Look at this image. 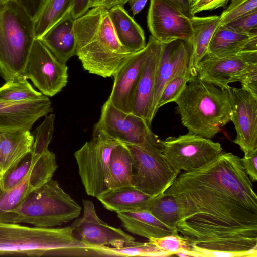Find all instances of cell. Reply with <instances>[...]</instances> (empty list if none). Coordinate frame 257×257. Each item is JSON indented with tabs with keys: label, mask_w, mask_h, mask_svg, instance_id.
I'll return each mask as SVG.
<instances>
[{
	"label": "cell",
	"mask_w": 257,
	"mask_h": 257,
	"mask_svg": "<svg viewBox=\"0 0 257 257\" xmlns=\"http://www.w3.org/2000/svg\"><path fill=\"white\" fill-rule=\"evenodd\" d=\"M165 192L175 199L176 229L193 256H257V196L239 157L223 151L180 173Z\"/></svg>",
	"instance_id": "6da1fadb"
},
{
	"label": "cell",
	"mask_w": 257,
	"mask_h": 257,
	"mask_svg": "<svg viewBox=\"0 0 257 257\" xmlns=\"http://www.w3.org/2000/svg\"><path fill=\"white\" fill-rule=\"evenodd\" d=\"M76 54L83 68L103 78L113 77L134 53L119 42L108 10L93 7L74 19Z\"/></svg>",
	"instance_id": "7a4b0ae2"
},
{
	"label": "cell",
	"mask_w": 257,
	"mask_h": 257,
	"mask_svg": "<svg viewBox=\"0 0 257 257\" xmlns=\"http://www.w3.org/2000/svg\"><path fill=\"white\" fill-rule=\"evenodd\" d=\"M174 102L181 122L189 134L211 139L231 121L227 90L197 76L188 81Z\"/></svg>",
	"instance_id": "3957f363"
},
{
	"label": "cell",
	"mask_w": 257,
	"mask_h": 257,
	"mask_svg": "<svg viewBox=\"0 0 257 257\" xmlns=\"http://www.w3.org/2000/svg\"><path fill=\"white\" fill-rule=\"evenodd\" d=\"M85 248L70 226L42 228L0 221V256L67 255Z\"/></svg>",
	"instance_id": "277c9868"
},
{
	"label": "cell",
	"mask_w": 257,
	"mask_h": 257,
	"mask_svg": "<svg viewBox=\"0 0 257 257\" xmlns=\"http://www.w3.org/2000/svg\"><path fill=\"white\" fill-rule=\"evenodd\" d=\"M81 207L52 179L30 193L0 221L42 228L61 226L79 217Z\"/></svg>",
	"instance_id": "5b68a950"
},
{
	"label": "cell",
	"mask_w": 257,
	"mask_h": 257,
	"mask_svg": "<svg viewBox=\"0 0 257 257\" xmlns=\"http://www.w3.org/2000/svg\"><path fill=\"white\" fill-rule=\"evenodd\" d=\"M35 39L34 20L17 0L0 3V76L21 74Z\"/></svg>",
	"instance_id": "8992f818"
},
{
	"label": "cell",
	"mask_w": 257,
	"mask_h": 257,
	"mask_svg": "<svg viewBox=\"0 0 257 257\" xmlns=\"http://www.w3.org/2000/svg\"><path fill=\"white\" fill-rule=\"evenodd\" d=\"M92 136L74 155L86 193L97 197L109 189L110 154L121 143L102 131Z\"/></svg>",
	"instance_id": "52a82bcc"
},
{
	"label": "cell",
	"mask_w": 257,
	"mask_h": 257,
	"mask_svg": "<svg viewBox=\"0 0 257 257\" xmlns=\"http://www.w3.org/2000/svg\"><path fill=\"white\" fill-rule=\"evenodd\" d=\"M125 145L133 159L132 185L153 197L163 194L178 175L165 159L163 145Z\"/></svg>",
	"instance_id": "ba28073f"
},
{
	"label": "cell",
	"mask_w": 257,
	"mask_h": 257,
	"mask_svg": "<svg viewBox=\"0 0 257 257\" xmlns=\"http://www.w3.org/2000/svg\"><path fill=\"white\" fill-rule=\"evenodd\" d=\"M162 143L163 154L177 175L203 166L223 152L219 143L188 133L168 137Z\"/></svg>",
	"instance_id": "9c48e42d"
},
{
	"label": "cell",
	"mask_w": 257,
	"mask_h": 257,
	"mask_svg": "<svg viewBox=\"0 0 257 257\" xmlns=\"http://www.w3.org/2000/svg\"><path fill=\"white\" fill-rule=\"evenodd\" d=\"M21 75L30 79L43 95L52 97L66 86L68 67L35 38Z\"/></svg>",
	"instance_id": "30bf717a"
},
{
	"label": "cell",
	"mask_w": 257,
	"mask_h": 257,
	"mask_svg": "<svg viewBox=\"0 0 257 257\" xmlns=\"http://www.w3.org/2000/svg\"><path fill=\"white\" fill-rule=\"evenodd\" d=\"M100 131L125 144L163 145V140L152 132L145 120L117 109L108 99L101 108L99 119L94 126L92 134Z\"/></svg>",
	"instance_id": "8fae6325"
},
{
	"label": "cell",
	"mask_w": 257,
	"mask_h": 257,
	"mask_svg": "<svg viewBox=\"0 0 257 257\" xmlns=\"http://www.w3.org/2000/svg\"><path fill=\"white\" fill-rule=\"evenodd\" d=\"M147 25L151 35L161 43L176 40L191 42V19L170 0H150Z\"/></svg>",
	"instance_id": "7c38bea8"
},
{
	"label": "cell",
	"mask_w": 257,
	"mask_h": 257,
	"mask_svg": "<svg viewBox=\"0 0 257 257\" xmlns=\"http://www.w3.org/2000/svg\"><path fill=\"white\" fill-rule=\"evenodd\" d=\"M256 63L257 52L223 57L206 54L197 64L196 73L201 80L227 89L229 83L241 82L250 67Z\"/></svg>",
	"instance_id": "4fadbf2b"
},
{
	"label": "cell",
	"mask_w": 257,
	"mask_h": 257,
	"mask_svg": "<svg viewBox=\"0 0 257 257\" xmlns=\"http://www.w3.org/2000/svg\"><path fill=\"white\" fill-rule=\"evenodd\" d=\"M83 213L70 226L75 237L88 248L102 246L120 247L134 237L119 228L111 226L97 215L95 205L89 200L83 199Z\"/></svg>",
	"instance_id": "5bb4252c"
},
{
	"label": "cell",
	"mask_w": 257,
	"mask_h": 257,
	"mask_svg": "<svg viewBox=\"0 0 257 257\" xmlns=\"http://www.w3.org/2000/svg\"><path fill=\"white\" fill-rule=\"evenodd\" d=\"M226 90L236 133L233 142L247 156L257 149V96L242 88L229 86Z\"/></svg>",
	"instance_id": "9a60e30c"
},
{
	"label": "cell",
	"mask_w": 257,
	"mask_h": 257,
	"mask_svg": "<svg viewBox=\"0 0 257 257\" xmlns=\"http://www.w3.org/2000/svg\"><path fill=\"white\" fill-rule=\"evenodd\" d=\"M58 167L55 154L48 149L18 184L7 191L0 190V215L15 209L30 193L52 179Z\"/></svg>",
	"instance_id": "2e32d148"
},
{
	"label": "cell",
	"mask_w": 257,
	"mask_h": 257,
	"mask_svg": "<svg viewBox=\"0 0 257 257\" xmlns=\"http://www.w3.org/2000/svg\"><path fill=\"white\" fill-rule=\"evenodd\" d=\"M149 51L136 87L132 113L143 118L150 127L156 75L163 44L150 35Z\"/></svg>",
	"instance_id": "e0dca14e"
},
{
	"label": "cell",
	"mask_w": 257,
	"mask_h": 257,
	"mask_svg": "<svg viewBox=\"0 0 257 257\" xmlns=\"http://www.w3.org/2000/svg\"><path fill=\"white\" fill-rule=\"evenodd\" d=\"M149 45L134 53L113 76L114 82L108 98L117 109L132 113L137 83L148 53Z\"/></svg>",
	"instance_id": "ac0fdd59"
},
{
	"label": "cell",
	"mask_w": 257,
	"mask_h": 257,
	"mask_svg": "<svg viewBox=\"0 0 257 257\" xmlns=\"http://www.w3.org/2000/svg\"><path fill=\"white\" fill-rule=\"evenodd\" d=\"M52 110L50 99L44 95L39 98L19 102L0 100V132L30 130L37 120Z\"/></svg>",
	"instance_id": "d6986e66"
},
{
	"label": "cell",
	"mask_w": 257,
	"mask_h": 257,
	"mask_svg": "<svg viewBox=\"0 0 257 257\" xmlns=\"http://www.w3.org/2000/svg\"><path fill=\"white\" fill-rule=\"evenodd\" d=\"M191 52L192 44L189 41L176 40L163 44L156 75L152 107L153 118L157 113L156 106L163 88L180 70L189 66Z\"/></svg>",
	"instance_id": "ffe728a7"
},
{
	"label": "cell",
	"mask_w": 257,
	"mask_h": 257,
	"mask_svg": "<svg viewBox=\"0 0 257 257\" xmlns=\"http://www.w3.org/2000/svg\"><path fill=\"white\" fill-rule=\"evenodd\" d=\"M249 52H257V34L240 33L220 25L211 38L206 54L223 57Z\"/></svg>",
	"instance_id": "44dd1931"
},
{
	"label": "cell",
	"mask_w": 257,
	"mask_h": 257,
	"mask_svg": "<svg viewBox=\"0 0 257 257\" xmlns=\"http://www.w3.org/2000/svg\"><path fill=\"white\" fill-rule=\"evenodd\" d=\"M70 12L38 39L63 64L76 54L74 19Z\"/></svg>",
	"instance_id": "7402d4cb"
},
{
	"label": "cell",
	"mask_w": 257,
	"mask_h": 257,
	"mask_svg": "<svg viewBox=\"0 0 257 257\" xmlns=\"http://www.w3.org/2000/svg\"><path fill=\"white\" fill-rule=\"evenodd\" d=\"M155 197L130 185L108 189L96 198L107 210L118 212L149 210Z\"/></svg>",
	"instance_id": "603a6c76"
},
{
	"label": "cell",
	"mask_w": 257,
	"mask_h": 257,
	"mask_svg": "<svg viewBox=\"0 0 257 257\" xmlns=\"http://www.w3.org/2000/svg\"><path fill=\"white\" fill-rule=\"evenodd\" d=\"M108 12L117 38L123 48L132 53L144 49L147 45L144 32L123 6H115Z\"/></svg>",
	"instance_id": "cb8c5ba5"
},
{
	"label": "cell",
	"mask_w": 257,
	"mask_h": 257,
	"mask_svg": "<svg viewBox=\"0 0 257 257\" xmlns=\"http://www.w3.org/2000/svg\"><path fill=\"white\" fill-rule=\"evenodd\" d=\"M122 226L131 233L149 239L178 232L166 226L148 210L116 212Z\"/></svg>",
	"instance_id": "d4e9b609"
},
{
	"label": "cell",
	"mask_w": 257,
	"mask_h": 257,
	"mask_svg": "<svg viewBox=\"0 0 257 257\" xmlns=\"http://www.w3.org/2000/svg\"><path fill=\"white\" fill-rule=\"evenodd\" d=\"M0 167L3 174L31 152L34 136L30 130H13L0 132Z\"/></svg>",
	"instance_id": "484cf974"
},
{
	"label": "cell",
	"mask_w": 257,
	"mask_h": 257,
	"mask_svg": "<svg viewBox=\"0 0 257 257\" xmlns=\"http://www.w3.org/2000/svg\"><path fill=\"white\" fill-rule=\"evenodd\" d=\"M193 28L191 40L192 52L189 64L191 78L197 76L196 67L199 62L206 54L208 48L217 28L220 25V16L190 18Z\"/></svg>",
	"instance_id": "4316f807"
},
{
	"label": "cell",
	"mask_w": 257,
	"mask_h": 257,
	"mask_svg": "<svg viewBox=\"0 0 257 257\" xmlns=\"http://www.w3.org/2000/svg\"><path fill=\"white\" fill-rule=\"evenodd\" d=\"M132 156L125 144L113 148L109 159V189L132 185Z\"/></svg>",
	"instance_id": "83f0119b"
},
{
	"label": "cell",
	"mask_w": 257,
	"mask_h": 257,
	"mask_svg": "<svg viewBox=\"0 0 257 257\" xmlns=\"http://www.w3.org/2000/svg\"><path fill=\"white\" fill-rule=\"evenodd\" d=\"M73 0H46L34 20L35 38L39 39L48 30L71 11Z\"/></svg>",
	"instance_id": "f1b7e54d"
},
{
	"label": "cell",
	"mask_w": 257,
	"mask_h": 257,
	"mask_svg": "<svg viewBox=\"0 0 257 257\" xmlns=\"http://www.w3.org/2000/svg\"><path fill=\"white\" fill-rule=\"evenodd\" d=\"M100 256H166L168 254L161 251L155 245L148 242L135 240L126 242L120 247L109 246L93 247L90 248Z\"/></svg>",
	"instance_id": "f546056e"
},
{
	"label": "cell",
	"mask_w": 257,
	"mask_h": 257,
	"mask_svg": "<svg viewBox=\"0 0 257 257\" xmlns=\"http://www.w3.org/2000/svg\"><path fill=\"white\" fill-rule=\"evenodd\" d=\"M43 95L23 76L6 81L0 87V100L3 101L19 102L39 98Z\"/></svg>",
	"instance_id": "4dcf8cb0"
},
{
	"label": "cell",
	"mask_w": 257,
	"mask_h": 257,
	"mask_svg": "<svg viewBox=\"0 0 257 257\" xmlns=\"http://www.w3.org/2000/svg\"><path fill=\"white\" fill-rule=\"evenodd\" d=\"M149 211L160 222L172 229L177 230L178 207L175 199L172 195L164 192L155 197Z\"/></svg>",
	"instance_id": "1f68e13d"
},
{
	"label": "cell",
	"mask_w": 257,
	"mask_h": 257,
	"mask_svg": "<svg viewBox=\"0 0 257 257\" xmlns=\"http://www.w3.org/2000/svg\"><path fill=\"white\" fill-rule=\"evenodd\" d=\"M55 118L54 114L45 115L42 122L35 130L31 151L33 160L37 159L48 149L54 131Z\"/></svg>",
	"instance_id": "d6a6232c"
},
{
	"label": "cell",
	"mask_w": 257,
	"mask_h": 257,
	"mask_svg": "<svg viewBox=\"0 0 257 257\" xmlns=\"http://www.w3.org/2000/svg\"><path fill=\"white\" fill-rule=\"evenodd\" d=\"M190 79L189 66H185L176 74L163 88L156 106V112L163 105L174 102Z\"/></svg>",
	"instance_id": "836d02e7"
},
{
	"label": "cell",
	"mask_w": 257,
	"mask_h": 257,
	"mask_svg": "<svg viewBox=\"0 0 257 257\" xmlns=\"http://www.w3.org/2000/svg\"><path fill=\"white\" fill-rule=\"evenodd\" d=\"M37 160L32 159L30 152L4 173L0 179V190L7 191L18 184L27 175Z\"/></svg>",
	"instance_id": "e575fe53"
},
{
	"label": "cell",
	"mask_w": 257,
	"mask_h": 257,
	"mask_svg": "<svg viewBox=\"0 0 257 257\" xmlns=\"http://www.w3.org/2000/svg\"><path fill=\"white\" fill-rule=\"evenodd\" d=\"M148 240L149 243L166 253L168 256L174 255L178 251H186L193 256L190 243L187 239L179 235L178 232L162 237H152Z\"/></svg>",
	"instance_id": "d590c367"
},
{
	"label": "cell",
	"mask_w": 257,
	"mask_h": 257,
	"mask_svg": "<svg viewBox=\"0 0 257 257\" xmlns=\"http://www.w3.org/2000/svg\"><path fill=\"white\" fill-rule=\"evenodd\" d=\"M220 15V25L224 26L239 17L257 10V0H231Z\"/></svg>",
	"instance_id": "8d00e7d4"
},
{
	"label": "cell",
	"mask_w": 257,
	"mask_h": 257,
	"mask_svg": "<svg viewBox=\"0 0 257 257\" xmlns=\"http://www.w3.org/2000/svg\"><path fill=\"white\" fill-rule=\"evenodd\" d=\"M225 25L238 32L257 34V10L249 12Z\"/></svg>",
	"instance_id": "74e56055"
},
{
	"label": "cell",
	"mask_w": 257,
	"mask_h": 257,
	"mask_svg": "<svg viewBox=\"0 0 257 257\" xmlns=\"http://www.w3.org/2000/svg\"><path fill=\"white\" fill-rule=\"evenodd\" d=\"M231 0H192L191 13L192 16L203 11L214 10L225 8Z\"/></svg>",
	"instance_id": "f35d334b"
},
{
	"label": "cell",
	"mask_w": 257,
	"mask_h": 257,
	"mask_svg": "<svg viewBox=\"0 0 257 257\" xmlns=\"http://www.w3.org/2000/svg\"><path fill=\"white\" fill-rule=\"evenodd\" d=\"M246 173L252 182L257 181V149L249 155L240 158Z\"/></svg>",
	"instance_id": "ab89813d"
},
{
	"label": "cell",
	"mask_w": 257,
	"mask_h": 257,
	"mask_svg": "<svg viewBox=\"0 0 257 257\" xmlns=\"http://www.w3.org/2000/svg\"><path fill=\"white\" fill-rule=\"evenodd\" d=\"M240 83L241 88L257 96V63L250 67Z\"/></svg>",
	"instance_id": "60d3db41"
},
{
	"label": "cell",
	"mask_w": 257,
	"mask_h": 257,
	"mask_svg": "<svg viewBox=\"0 0 257 257\" xmlns=\"http://www.w3.org/2000/svg\"><path fill=\"white\" fill-rule=\"evenodd\" d=\"M34 20L46 0H17Z\"/></svg>",
	"instance_id": "b9f144b4"
},
{
	"label": "cell",
	"mask_w": 257,
	"mask_h": 257,
	"mask_svg": "<svg viewBox=\"0 0 257 257\" xmlns=\"http://www.w3.org/2000/svg\"><path fill=\"white\" fill-rule=\"evenodd\" d=\"M91 0H73L71 15L74 19L85 14L90 8Z\"/></svg>",
	"instance_id": "7bdbcfd3"
},
{
	"label": "cell",
	"mask_w": 257,
	"mask_h": 257,
	"mask_svg": "<svg viewBox=\"0 0 257 257\" xmlns=\"http://www.w3.org/2000/svg\"><path fill=\"white\" fill-rule=\"evenodd\" d=\"M131 0H91L90 8L100 6L108 10L116 5L123 6Z\"/></svg>",
	"instance_id": "ee69618b"
},
{
	"label": "cell",
	"mask_w": 257,
	"mask_h": 257,
	"mask_svg": "<svg viewBox=\"0 0 257 257\" xmlns=\"http://www.w3.org/2000/svg\"><path fill=\"white\" fill-rule=\"evenodd\" d=\"M182 11L184 14L189 18L192 16L191 13V7L192 0H170Z\"/></svg>",
	"instance_id": "f6af8a7d"
},
{
	"label": "cell",
	"mask_w": 257,
	"mask_h": 257,
	"mask_svg": "<svg viewBox=\"0 0 257 257\" xmlns=\"http://www.w3.org/2000/svg\"><path fill=\"white\" fill-rule=\"evenodd\" d=\"M148 0H131L128 2L133 16L139 14L145 6Z\"/></svg>",
	"instance_id": "bcb514c9"
},
{
	"label": "cell",
	"mask_w": 257,
	"mask_h": 257,
	"mask_svg": "<svg viewBox=\"0 0 257 257\" xmlns=\"http://www.w3.org/2000/svg\"><path fill=\"white\" fill-rule=\"evenodd\" d=\"M174 255L181 257L191 256V254L189 253L186 251H178L175 253Z\"/></svg>",
	"instance_id": "7dc6e473"
},
{
	"label": "cell",
	"mask_w": 257,
	"mask_h": 257,
	"mask_svg": "<svg viewBox=\"0 0 257 257\" xmlns=\"http://www.w3.org/2000/svg\"><path fill=\"white\" fill-rule=\"evenodd\" d=\"M2 174H3V173H2V169H1V167H0V179H1V177H2Z\"/></svg>",
	"instance_id": "c3c4849f"
},
{
	"label": "cell",
	"mask_w": 257,
	"mask_h": 257,
	"mask_svg": "<svg viewBox=\"0 0 257 257\" xmlns=\"http://www.w3.org/2000/svg\"><path fill=\"white\" fill-rule=\"evenodd\" d=\"M6 1H8V0H0V3L2 2Z\"/></svg>",
	"instance_id": "681fc988"
},
{
	"label": "cell",
	"mask_w": 257,
	"mask_h": 257,
	"mask_svg": "<svg viewBox=\"0 0 257 257\" xmlns=\"http://www.w3.org/2000/svg\"><path fill=\"white\" fill-rule=\"evenodd\" d=\"M0 145H1V136H0Z\"/></svg>",
	"instance_id": "f907efd6"
}]
</instances>
